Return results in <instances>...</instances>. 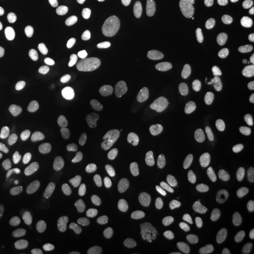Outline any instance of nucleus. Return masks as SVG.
<instances>
[{
    "label": "nucleus",
    "instance_id": "nucleus-1",
    "mask_svg": "<svg viewBox=\"0 0 254 254\" xmlns=\"http://www.w3.org/2000/svg\"><path fill=\"white\" fill-rule=\"evenodd\" d=\"M239 54L238 38L231 31H224L212 39L205 50L203 61L209 72L224 73L234 67Z\"/></svg>",
    "mask_w": 254,
    "mask_h": 254
},
{
    "label": "nucleus",
    "instance_id": "nucleus-2",
    "mask_svg": "<svg viewBox=\"0 0 254 254\" xmlns=\"http://www.w3.org/2000/svg\"><path fill=\"white\" fill-rule=\"evenodd\" d=\"M201 130L200 119L193 115L164 118L154 127V138L163 143H183L197 136Z\"/></svg>",
    "mask_w": 254,
    "mask_h": 254
},
{
    "label": "nucleus",
    "instance_id": "nucleus-3",
    "mask_svg": "<svg viewBox=\"0 0 254 254\" xmlns=\"http://www.w3.org/2000/svg\"><path fill=\"white\" fill-rule=\"evenodd\" d=\"M254 184V169L249 162H239L230 173V189L235 195H242Z\"/></svg>",
    "mask_w": 254,
    "mask_h": 254
},
{
    "label": "nucleus",
    "instance_id": "nucleus-4",
    "mask_svg": "<svg viewBox=\"0 0 254 254\" xmlns=\"http://www.w3.org/2000/svg\"><path fill=\"white\" fill-rule=\"evenodd\" d=\"M199 232L196 228L182 226L176 229L172 236L173 245L179 254H192L193 243L198 238Z\"/></svg>",
    "mask_w": 254,
    "mask_h": 254
},
{
    "label": "nucleus",
    "instance_id": "nucleus-5",
    "mask_svg": "<svg viewBox=\"0 0 254 254\" xmlns=\"http://www.w3.org/2000/svg\"><path fill=\"white\" fill-rule=\"evenodd\" d=\"M124 190L134 200H144L149 194L150 187L145 176L141 173H132L124 180Z\"/></svg>",
    "mask_w": 254,
    "mask_h": 254
},
{
    "label": "nucleus",
    "instance_id": "nucleus-6",
    "mask_svg": "<svg viewBox=\"0 0 254 254\" xmlns=\"http://www.w3.org/2000/svg\"><path fill=\"white\" fill-rule=\"evenodd\" d=\"M227 183V177L220 171H207L200 175L199 186L202 190L208 193L218 192L224 189Z\"/></svg>",
    "mask_w": 254,
    "mask_h": 254
},
{
    "label": "nucleus",
    "instance_id": "nucleus-7",
    "mask_svg": "<svg viewBox=\"0 0 254 254\" xmlns=\"http://www.w3.org/2000/svg\"><path fill=\"white\" fill-rule=\"evenodd\" d=\"M17 219L21 226L28 233L36 232L45 222V218L41 213L28 208L23 209L19 213Z\"/></svg>",
    "mask_w": 254,
    "mask_h": 254
},
{
    "label": "nucleus",
    "instance_id": "nucleus-8",
    "mask_svg": "<svg viewBox=\"0 0 254 254\" xmlns=\"http://www.w3.org/2000/svg\"><path fill=\"white\" fill-rule=\"evenodd\" d=\"M9 68L12 76L18 81H24L29 76L30 64L25 55H12L9 60Z\"/></svg>",
    "mask_w": 254,
    "mask_h": 254
},
{
    "label": "nucleus",
    "instance_id": "nucleus-9",
    "mask_svg": "<svg viewBox=\"0 0 254 254\" xmlns=\"http://www.w3.org/2000/svg\"><path fill=\"white\" fill-rule=\"evenodd\" d=\"M78 217V210L76 205L71 200L64 201L57 210L55 220L63 225H67L73 222Z\"/></svg>",
    "mask_w": 254,
    "mask_h": 254
},
{
    "label": "nucleus",
    "instance_id": "nucleus-10",
    "mask_svg": "<svg viewBox=\"0 0 254 254\" xmlns=\"http://www.w3.org/2000/svg\"><path fill=\"white\" fill-rule=\"evenodd\" d=\"M181 209L183 214L192 221L200 222L206 218V213L200 205L190 199L182 200Z\"/></svg>",
    "mask_w": 254,
    "mask_h": 254
},
{
    "label": "nucleus",
    "instance_id": "nucleus-11",
    "mask_svg": "<svg viewBox=\"0 0 254 254\" xmlns=\"http://www.w3.org/2000/svg\"><path fill=\"white\" fill-rule=\"evenodd\" d=\"M115 245L119 253L122 254H132L136 250V242L127 231L119 233L115 239Z\"/></svg>",
    "mask_w": 254,
    "mask_h": 254
},
{
    "label": "nucleus",
    "instance_id": "nucleus-12",
    "mask_svg": "<svg viewBox=\"0 0 254 254\" xmlns=\"http://www.w3.org/2000/svg\"><path fill=\"white\" fill-rule=\"evenodd\" d=\"M136 23V15L131 11H121L112 19V25L118 30H128L135 26Z\"/></svg>",
    "mask_w": 254,
    "mask_h": 254
},
{
    "label": "nucleus",
    "instance_id": "nucleus-13",
    "mask_svg": "<svg viewBox=\"0 0 254 254\" xmlns=\"http://www.w3.org/2000/svg\"><path fill=\"white\" fill-rule=\"evenodd\" d=\"M155 41V36L154 33L151 31H143L139 34H137L132 41L130 46L133 51L135 52H141L146 49L150 48L154 45Z\"/></svg>",
    "mask_w": 254,
    "mask_h": 254
},
{
    "label": "nucleus",
    "instance_id": "nucleus-14",
    "mask_svg": "<svg viewBox=\"0 0 254 254\" xmlns=\"http://www.w3.org/2000/svg\"><path fill=\"white\" fill-rule=\"evenodd\" d=\"M58 110L62 117L67 122H73L76 119V108L73 101L69 98H63L58 104Z\"/></svg>",
    "mask_w": 254,
    "mask_h": 254
},
{
    "label": "nucleus",
    "instance_id": "nucleus-15",
    "mask_svg": "<svg viewBox=\"0 0 254 254\" xmlns=\"http://www.w3.org/2000/svg\"><path fill=\"white\" fill-rule=\"evenodd\" d=\"M140 120L136 127V131L138 134H143L147 132L151 127L154 126L155 121V113L154 109L146 108L140 112Z\"/></svg>",
    "mask_w": 254,
    "mask_h": 254
},
{
    "label": "nucleus",
    "instance_id": "nucleus-16",
    "mask_svg": "<svg viewBox=\"0 0 254 254\" xmlns=\"http://www.w3.org/2000/svg\"><path fill=\"white\" fill-rule=\"evenodd\" d=\"M76 98L82 106L87 109H92L96 106V99L90 88L86 86L79 87L76 91Z\"/></svg>",
    "mask_w": 254,
    "mask_h": 254
},
{
    "label": "nucleus",
    "instance_id": "nucleus-17",
    "mask_svg": "<svg viewBox=\"0 0 254 254\" xmlns=\"http://www.w3.org/2000/svg\"><path fill=\"white\" fill-rule=\"evenodd\" d=\"M49 64L52 71L56 74H63L67 67V57L64 52L56 51L51 55L49 59Z\"/></svg>",
    "mask_w": 254,
    "mask_h": 254
},
{
    "label": "nucleus",
    "instance_id": "nucleus-18",
    "mask_svg": "<svg viewBox=\"0 0 254 254\" xmlns=\"http://www.w3.org/2000/svg\"><path fill=\"white\" fill-rule=\"evenodd\" d=\"M181 18L177 16H169L164 23V31L167 36L174 39L179 36L182 29Z\"/></svg>",
    "mask_w": 254,
    "mask_h": 254
},
{
    "label": "nucleus",
    "instance_id": "nucleus-19",
    "mask_svg": "<svg viewBox=\"0 0 254 254\" xmlns=\"http://www.w3.org/2000/svg\"><path fill=\"white\" fill-rule=\"evenodd\" d=\"M14 37L19 46H27L31 44L34 34L30 27L26 25H22L15 29Z\"/></svg>",
    "mask_w": 254,
    "mask_h": 254
},
{
    "label": "nucleus",
    "instance_id": "nucleus-20",
    "mask_svg": "<svg viewBox=\"0 0 254 254\" xmlns=\"http://www.w3.org/2000/svg\"><path fill=\"white\" fill-rule=\"evenodd\" d=\"M221 86L218 83H208L197 87L194 90V94L198 97H212L220 93Z\"/></svg>",
    "mask_w": 254,
    "mask_h": 254
},
{
    "label": "nucleus",
    "instance_id": "nucleus-21",
    "mask_svg": "<svg viewBox=\"0 0 254 254\" xmlns=\"http://www.w3.org/2000/svg\"><path fill=\"white\" fill-rule=\"evenodd\" d=\"M99 141V136L94 131H86L83 132L80 136L77 137V144L85 148V149H91L96 145Z\"/></svg>",
    "mask_w": 254,
    "mask_h": 254
},
{
    "label": "nucleus",
    "instance_id": "nucleus-22",
    "mask_svg": "<svg viewBox=\"0 0 254 254\" xmlns=\"http://www.w3.org/2000/svg\"><path fill=\"white\" fill-rule=\"evenodd\" d=\"M50 172H51V164L43 161L33 166L30 173V176L33 181H41L45 179Z\"/></svg>",
    "mask_w": 254,
    "mask_h": 254
},
{
    "label": "nucleus",
    "instance_id": "nucleus-23",
    "mask_svg": "<svg viewBox=\"0 0 254 254\" xmlns=\"http://www.w3.org/2000/svg\"><path fill=\"white\" fill-rule=\"evenodd\" d=\"M181 64L177 61H172L165 67L163 71L164 79L173 81L181 76Z\"/></svg>",
    "mask_w": 254,
    "mask_h": 254
},
{
    "label": "nucleus",
    "instance_id": "nucleus-24",
    "mask_svg": "<svg viewBox=\"0 0 254 254\" xmlns=\"http://www.w3.org/2000/svg\"><path fill=\"white\" fill-rule=\"evenodd\" d=\"M142 156V153L138 149H131L123 154L121 162L125 166H133L137 163Z\"/></svg>",
    "mask_w": 254,
    "mask_h": 254
},
{
    "label": "nucleus",
    "instance_id": "nucleus-25",
    "mask_svg": "<svg viewBox=\"0 0 254 254\" xmlns=\"http://www.w3.org/2000/svg\"><path fill=\"white\" fill-rule=\"evenodd\" d=\"M151 84H152V78L150 76H148V75L141 76L135 83V86H134V89H133L134 94L137 97L142 96L146 91L149 90Z\"/></svg>",
    "mask_w": 254,
    "mask_h": 254
},
{
    "label": "nucleus",
    "instance_id": "nucleus-26",
    "mask_svg": "<svg viewBox=\"0 0 254 254\" xmlns=\"http://www.w3.org/2000/svg\"><path fill=\"white\" fill-rule=\"evenodd\" d=\"M155 111L164 118L171 117L175 111V107L171 100L162 101L155 106Z\"/></svg>",
    "mask_w": 254,
    "mask_h": 254
},
{
    "label": "nucleus",
    "instance_id": "nucleus-27",
    "mask_svg": "<svg viewBox=\"0 0 254 254\" xmlns=\"http://www.w3.org/2000/svg\"><path fill=\"white\" fill-rule=\"evenodd\" d=\"M89 125L91 128L98 131H106L109 128V123L103 117L98 115H93L89 119Z\"/></svg>",
    "mask_w": 254,
    "mask_h": 254
},
{
    "label": "nucleus",
    "instance_id": "nucleus-28",
    "mask_svg": "<svg viewBox=\"0 0 254 254\" xmlns=\"http://www.w3.org/2000/svg\"><path fill=\"white\" fill-rule=\"evenodd\" d=\"M97 3L106 14H113L117 9L115 0H97Z\"/></svg>",
    "mask_w": 254,
    "mask_h": 254
},
{
    "label": "nucleus",
    "instance_id": "nucleus-29",
    "mask_svg": "<svg viewBox=\"0 0 254 254\" xmlns=\"http://www.w3.org/2000/svg\"><path fill=\"white\" fill-rule=\"evenodd\" d=\"M9 107V99L7 95L0 92V115L5 114Z\"/></svg>",
    "mask_w": 254,
    "mask_h": 254
},
{
    "label": "nucleus",
    "instance_id": "nucleus-30",
    "mask_svg": "<svg viewBox=\"0 0 254 254\" xmlns=\"http://www.w3.org/2000/svg\"><path fill=\"white\" fill-rule=\"evenodd\" d=\"M9 27V19L6 15L0 13V31H5Z\"/></svg>",
    "mask_w": 254,
    "mask_h": 254
},
{
    "label": "nucleus",
    "instance_id": "nucleus-31",
    "mask_svg": "<svg viewBox=\"0 0 254 254\" xmlns=\"http://www.w3.org/2000/svg\"><path fill=\"white\" fill-rule=\"evenodd\" d=\"M245 9L251 12H254V0H243Z\"/></svg>",
    "mask_w": 254,
    "mask_h": 254
},
{
    "label": "nucleus",
    "instance_id": "nucleus-32",
    "mask_svg": "<svg viewBox=\"0 0 254 254\" xmlns=\"http://www.w3.org/2000/svg\"><path fill=\"white\" fill-rule=\"evenodd\" d=\"M154 2L157 7L164 9V8H166L169 5L171 0H154Z\"/></svg>",
    "mask_w": 254,
    "mask_h": 254
},
{
    "label": "nucleus",
    "instance_id": "nucleus-33",
    "mask_svg": "<svg viewBox=\"0 0 254 254\" xmlns=\"http://www.w3.org/2000/svg\"><path fill=\"white\" fill-rule=\"evenodd\" d=\"M5 56H6V52H5V48H4V46H2V45L0 44V61L4 60Z\"/></svg>",
    "mask_w": 254,
    "mask_h": 254
},
{
    "label": "nucleus",
    "instance_id": "nucleus-34",
    "mask_svg": "<svg viewBox=\"0 0 254 254\" xmlns=\"http://www.w3.org/2000/svg\"><path fill=\"white\" fill-rule=\"evenodd\" d=\"M196 2H198V3H200V4H203V3H206V2H208L209 0H195Z\"/></svg>",
    "mask_w": 254,
    "mask_h": 254
},
{
    "label": "nucleus",
    "instance_id": "nucleus-35",
    "mask_svg": "<svg viewBox=\"0 0 254 254\" xmlns=\"http://www.w3.org/2000/svg\"><path fill=\"white\" fill-rule=\"evenodd\" d=\"M14 254V253H9V254Z\"/></svg>",
    "mask_w": 254,
    "mask_h": 254
}]
</instances>
